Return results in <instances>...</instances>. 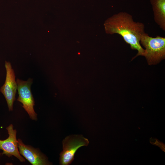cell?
Listing matches in <instances>:
<instances>
[{
  "instance_id": "cell-1",
  "label": "cell",
  "mask_w": 165,
  "mask_h": 165,
  "mask_svg": "<svg viewBox=\"0 0 165 165\" xmlns=\"http://www.w3.org/2000/svg\"><path fill=\"white\" fill-rule=\"evenodd\" d=\"M104 26L106 33L119 35L131 49L138 50L132 60L139 56H144L145 50L140 43L141 37L145 33L143 23L134 21L132 16L127 13L120 12L108 18Z\"/></svg>"
},
{
  "instance_id": "cell-2",
  "label": "cell",
  "mask_w": 165,
  "mask_h": 165,
  "mask_svg": "<svg viewBox=\"0 0 165 165\" xmlns=\"http://www.w3.org/2000/svg\"><path fill=\"white\" fill-rule=\"evenodd\" d=\"M140 43L145 48L144 56L148 64H156L165 59V37L157 36L153 38L145 33L141 37Z\"/></svg>"
},
{
  "instance_id": "cell-3",
  "label": "cell",
  "mask_w": 165,
  "mask_h": 165,
  "mask_svg": "<svg viewBox=\"0 0 165 165\" xmlns=\"http://www.w3.org/2000/svg\"><path fill=\"white\" fill-rule=\"evenodd\" d=\"M89 143L87 138L81 135H73L67 136L62 141L63 151L60 154V164L68 165L74 159L77 150L83 146H87Z\"/></svg>"
},
{
  "instance_id": "cell-4",
  "label": "cell",
  "mask_w": 165,
  "mask_h": 165,
  "mask_svg": "<svg viewBox=\"0 0 165 165\" xmlns=\"http://www.w3.org/2000/svg\"><path fill=\"white\" fill-rule=\"evenodd\" d=\"M32 79L29 78L26 81L17 79L16 83L19 96L17 100L21 103L22 107L33 120L37 119V114L35 112L34 106L35 101L31 89Z\"/></svg>"
},
{
  "instance_id": "cell-5",
  "label": "cell",
  "mask_w": 165,
  "mask_h": 165,
  "mask_svg": "<svg viewBox=\"0 0 165 165\" xmlns=\"http://www.w3.org/2000/svg\"><path fill=\"white\" fill-rule=\"evenodd\" d=\"M5 67L6 72V80L0 91L6 99L9 111H11L13 110V104L16 99L17 85L14 71L10 63L6 61Z\"/></svg>"
},
{
  "instance_id": "cell-6",
  "label": "cell",
  "mask_w": 165,
  "mask_h": 165,
  "mask_svg": "<svg viewBox=\"0 0 165 165\" xmlns=\"http://www.w3.org/2000/svg\"><path fill=\"white\" fill-rule=\"evenodd\" d=\"M9 136L5 140L0 139V150L3 151L2 155H5L8 157L13 156L21 162L25 161L18 150L17 140L16 139V131L14 129L13 125L10 124L6 128Z\"/></svg>"
},
{
  "instance_id": "cell-7",
  "label": "cell",
  "mask_w": 165,
  "mask_h": 165,
  "mask_svg": "<svg viewBox=\"0 0 165 165\" xmlns=\"http://www.w3.org/2000/svg\"><path fill=\"white\" fill-rule=\"evenodd\" d=\"M17 140L18 148L20 155H22L33 165L51 164L48 159L39 150L31 146L24 144L21 140Z\"/></svg>"
},
{
  "instance_id": "cell-8",
  "label": "cell",
  "mask_w": 165,
  "mask_h": 165,
  "mask_svg": "<svg viewBox=\"0 0 165 165\" xmlns=\"http://www.w3.org/2000/svg\"><path fill=\"white\" fill-rule=\"evenodd\" d=\"M154 20L160 28L165 31V0H150Z\"/></svg>"
},
{
  "instance_id": "cell-9",
  "label": "cell",
  "mask_w": 165,
  "mask_h": 165,
  "mask_svg": "<svg viewBox=\"0 0 165 165\" xmlns=\"http://www.w3.org/2000/svg\"><path fill=\"white\" fill-rule=\"evenodd\" d=\"M1 154H2L0 152V156H1Z\"/></svg>"
}]
</instances>
